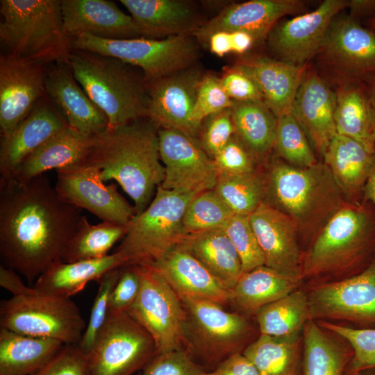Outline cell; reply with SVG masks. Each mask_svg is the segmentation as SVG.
<instances>
[{
	"label": "cell",
	"mask_w": 375,
	"mask_h": 375,
	"mask_svg": "<svg viewBox=\"0 0 375 375\" xmlns=\"http://www.w3.org/2000/svg\"><path fill=\"white\" fill-rule=\"evenodd\" d=\"M81 211L60 199L45 174L0 179V253L8 267L35 281L62 260Z\"/></svg>",
	"instance_id": "cell-1"
},
{
	"label": "cell",
	"mask_w": 375,
	"mask_h": 375,
	"mask_svg": "<svg viewBox=\"0 0 375 375\" xmlns=\"http://www.w3.org/2000/svg\"><path fill=\"white\" fill-rule=\"evenodd\" d=\"M158 131L147 117L108 127L93 136L83 163L97 168L103 182L116 181L133 200L136 215L147 208L165 177Z\"/></svg>",
	"instance_id": "cell-2"
},
{
	"label": "cell",
	"mask_w": 375,
	"mask_h": 375,
	"mask_svg": "<svg viewBox=\"0 0 375 375\" xmlns=\"http://www.w3.org/2000/svg\"><path fill=\"white\" fill-rule=\"evenodd\" d=\"M262 171L268 203L295 225L308 245L347 201L323 162L308 167L291 165L274 156Z\"/></svg>",
	"instance_id": "cell-3"
},
{
	"label": "cell",
	"mask_w": 375,
	"mask_h": 375,
	"mask_svg": "<svg viewBox=\"0 0 375 375\" xmlns=\"http://www.w3.org/2000/svg\"><path fill=\"white\" fill-rule=\"evenodd\" d=\"M375 258V207L346 203L303 251L302 279L344 278L364 270Z\"/></svg>",
	"instance_id": "cell-4"
},
{
	"label": "cell",
	"mask_w": 375,
	"mask_h": 375,
	"mask_svg": "<svg viewBox=\"0 0 375 375\" xmlns=\"http://www.w3.org/2000/svg\"><path fill=\"white\" fill-rule=\"evenodd\" d=\"M90 99L103 112L108 127L148 118L149 95L144 74L116 58L72 49L68 64Z\"/></svg>",
	"instance_id": "cell-5"
},
{
	"label": "cell",
	"mask_w": 375,
	"mask_h": 375,
	"mask_svg": "<svg viewBox=\"0 0 375 375\" xmlns=\"http://www.w3.org/2000/svg\"><path fill=\"white\" fill-rule=\"evenodd\" d=\"M0 42L8 53L36 62L68 64L72 38L61 0H1Z\"/></svg>",
	"instance_id": "cell-6"
},
{
	"label": "cell",
	"mask_w": 375,
	"mask_h": 375,
	"mask_svg": "<svg viewBox=\"0 0 375 375\" xmlns=\"http://www.w3.org/2000/svg\"><path fill=\"white\" fill-rule=\"evenodd\" d=\"M180 298L186 315L185 347L197 362L215 368L230 356L242 353L254 340L248 317L214 301Z\"/></svg>",
	"instance_id": "cell-7"
},
{
	"label": "cell",
	"mask_w": 375,
	"mask_h": 375,
	"mask_svg": "<svg viewBox=\"0 0 375 375\" xmlns=\"http://www.w3.org/2000/svg\"><path fill=\"white\" fill-rule=\"evenodd\" d=\"M196 195L159 185L147 208L128 224L115 251L124 256L126 265H146L161 258L186 234L183 217Z\"/></svg>",
	"instance_id": "cell-8"
},
{
	"label": "cell",
	"mask_w": 375,
	"mask_h": 375,
	"mask_svg": "<svg viewBox=\"0 0 375 375\" xmlns=\"http://www.w3.org/2000/svg\"><path fill=\"white\" fill-rule=\"evenodd\" d=\"M198 44L189 35L108 40L82 34L73 39L72 49L116 58L141 69L149 81L197 65Z\"/></svg>",
	"instance_id": "cell-9"
},
{
	"label": "cell",
	"mask_w": 375,
	"mask_h": 375,
	"mask_svg": "<svg viewBox=\"0 0 375 375\" xmlns=\"http://www.w3.org/2000/svg\"><path fill=\"white\" fill-rule=\"evenodd\" d=\"M87 324L76 303L38 291L13 296L0 304V326L19 334L78 344Z\"/></svg>",
	"instance_id": "cell-10"
},
{
	"label": "cell",
	"mask_w": 375,
	"mask_h": 375,
	"mask_svg": "<svg viewBox=\"0 0 375 375\" xmlns=\"http://www.w3.org/2000/svg\"><path fill=\"white\" fill-rule=\"evenodd\" d=\"M149 333L126 312H108L90 352V375H133L157 354Z\"/></svg>",
	"instance_id": "cell-11"
},
{
	"label": "cell",
	"mask_w": 375,
	"mask_h": 375,
	"mask_svg": "<svg viewBox=\"0 0 375 375\" xmlns=\"http://www.w3.org/2000/svg\"><path fill=\"white\" fill-rule=\"evenodd\" d=\"M133 265L140 278V290L126 312L149 333L158 353L185 349L186 315L181 298L153 268Z\"/></svg>",
	"instance_id": "cell-12"
},
{
	"label": "cell",
	"mask_w": 375,
	"mask_h": 375,
	"mask_svg": "<svg viewBox=\"0 0 375 375\" xmlns=\"http://www.w3.org/2000/svg\"><path fill=\"white\" fill-rule=\"evenodd\" d=\"M313 320H344L356 328H375V258L362 272L322 282L307 292Z\"/></svg>",
	"instance_id": "cell-13"
},
{
	"label": "cell",
	"mask_w": 375,
	"mask_h": 375,
	"mask_svg": "<svg viewBox=\"0 0 375 375\" xmlns=\"http://www.w3.org/2000/svg\"><path fill=\"white\" fill-rule=\"evenodd\" d=\"M317 57L336 83L375 74V31L339 13L327 30Z\"/></svg>",
	"instance_id": "cell-14"
},
{
	"label": "cell",
	"mask_w": 375,
	"mask_h": 375,
	"mask_svg": "<svg viewBox=\"0 0 375 375\" xmlns=\"http://www.w3.org/2000/svg\"><path fill=\"white\" fill-rule=\"evenodd\" d=\"M158 135L160 157L165 167L161 187L194 194L214 189L217 169L196 138L166 128H158Z\"/></svg>",
	"instance_id": "cell-15"
},
{
	"label": "cell",
	"mask_w": 375,
	"mask_h": 375,
	"mask_svg": "<svg viewBox=\"0 0 375 375\" xmlns=\"http://www.w3.org/2000/svg\"><path fill=\"white\" fill-rule=\"evenodd\" d=\"M56 171V191L63 201L85 209L101 219L128 226L136 215L114 184L106 185L97 168L86 164L74 165Z\"/></svg>",
	"instance_id": "cell-16"
},
{
	"label": "cell",
	"mask_w": 375,
	"mask_h": 375,
	"mask_svg": "<svg viewBox=\"0 0 375 375\" xmlns=\"http://www.w3.org/2000/svg\"><path fill=\"white\" fill-rule=\"evenodd\" d=\"M349 0H325L313 11L279 21L269 32L267 44L276 59L306 66L317 56L333 18Z\"/></svg>",
	"instance_id": "cell-17"
},
{
	"label": "cell",
	"mask_w": 375,
	"mask_h": 375,
	"mask_svg": "<svg viewBox=\"0 0 375 375\" xmlns=\"http://www.w3.org/2000/svg\"><path fill=\"white\" fill-rule=\"evenodd\" d=\"M44 64L3 53L0 56V133L10 135L46 95Z\"/></svg>",
	"instance_id": "cell-18"
},
{
	"label": "cell",
	"mask_w": 375,
	"mask_h": 375,
	"mask_svg": "<svg viewBox=\"0 0 375 375\" xmlns=\"http://www.w3.org/2000/svg\"><path fill=\"white\" fill-rule=\"evenodd\" d=\"M205 74L194 65L146 81L150 99L148 118L158 128L177 130L197 139L191 117Z\"/></svg>",
	"instance_id": "cell-19"
},
{
	"label": "cell",
	"mask_w": 375,
	"mask_h": 375,
	"mask_svg": "<svg viewBox=\"0 0 375 375\" xmlns=\"http://www.w3.org/2000/svg\"><path fill=\"white\" fill-rule=\"evenodd\" d=\"M306 4L301 0H251L228 3L208 19L193 37L199 43L208 44V39L216 32L240 31L249 34L258 43L267 39L282 17L304 14Z\"/></svg>",
	"instance_id": "cell-20"
},
{
	"label": "cell",
	"mask_w": 375,
	"mask_h": 375,
	"mask_svg": "<svg viewBox=\"0 0 375 375\" xmlns=\"http://www.w3.org/2000/svg\"><path fill=\"white\" fill-rule=\"evenodd\" d=\"M249 218L263 253L265 265L301 283L303 251L294 223L265 201Z\"/></svg>",
	"instance_id": "cell-21"
},
{
	"label": "cell",
	"mask_w": 375,
	"mask_h": 375,
	"mask_svg": "<svg viewBox=\"0 0 375 375\" xmlns=\"http://www.w3.org/2000/svg\"><path fill=\"white\" fill-rule=\"evenodd\" d=\"M335 94L327 82L308 65L292 104L290 112L310 144L322 157L337 134L334 110Z\"/></svg>",
	"instance_id": "cell-22"
},
{
	"label": "cell",
	"mask_w": 375,
	"mask_h": 375,
	"mask_svg": "<svg viewBox=\"0 0 375 375\" xmlns=\"http://www.w3.org/2000/svg\"><path fill=\"white\" fill-rule=\"evenodd\" d=\"M67 33L75 38L82 34L108 40L142 38L131 15L106 0H61Z\"/></svg>",
	"instance_id": "cell-23"
},
{
	"label": "cell",
	"mask_w": 375,
	"mask_h": 375,
	"mask_svg": "<svg viewBox=\"0 0 375 375\" xmlns=\"http://www.w3.org/2000/svg\"><path fill=\"white\" fill-rule=\"evenodd\" d=\"M142 38L160 40L193 35L206 23L198 5L186 0H120Z\"/></svg>",
	"instance_id": "cell-24"
},
{
	"label": "cell",
	"mask_w": 375,
	"mask_h": 375,
	"mask_svg": "<svg viewBox=\"0 0 375 375\" xmlns=\"http://www.w3.org/2000/svg\"><path fill=\"white\" fill-rule=\"evenodd\" d=\"M51 101L42 99L8 136L1 138L0 179L12 177L23 160L56 133L68 126Z\"/></svg>",
	"instance_id": "cell-25"
},
{
	"label": "cell",
	"mask_w": 375,
	"mask_h": 375,
	"mask_svg": "<svg viewBox=\"0 0 375 375\" xmlns=\"http://www.w3.org/2000/svg\"><path fill=\"white\" fill-rule=\"evenodd\" d=\"M45 91L72 128L89 135L108 128L106 117L76 80L67 64H56L47 71Z\"/></svg>",
	"instance_id": "cell-26"
},
{
	"label": "cell",
	"mask_w": 375,
	"mask_h": 375,
	"mask_svg": "<svg viewBox=\"0 0 375 375\" xmlns=\"http://www.w3.org/2000/svg\"><path fill=\"white\" fill-rule=\"evenodd\" d=\"M146 265L159 273L179 297L228 304L230 290L194 256L178 246Z\"/></svg>",
	"instance_id": "cell-27"
},
{
	"label": "cell",
	"mask_w": 375,
	"mask_h": 375,
	"mask_svg": "<svg viewBox=\"0 0 375 375\" xmlns=\"http://www.w3.org/2000/svg\"><path fill=\"white\" fill-rule=\"evenodd\" d=\"M236 64L256 81L264 102L276 117L290 112L308 65L297 66L261 55L245 56Z\"/></svg>",
	"instance_id": "cell-28"
},
{
	"label": "cell",
	"mask_w": 375,
	"mask_h": 375,
	"mask_svg": "<svg viewBox=\"0 0 375 375\" xmlns=\"http://www.w3.org/2000/svg\"><path fill=\"white\" fill-rule=\"evenodd\" d=\"M322 157L346 201L361 203L375 162V153L369 152L358 142L337 133Z\"/></svg>",
	"instance_id": "cell-29"
},
{
	"label": "cell",
	"mask_w": 375,
	"mask_h": 375,
	"mask_svg": "<svg viewBox=\"0 0 375 375\" xmlns=\"http://www.w3.org/2000/svg\"><path fill=\"white\" fill-rule=\"evenodd\" d=\"M93 136L67 126L27 156L10 178L24 182L53 169L83 164Z\"/></svg>",
	"instance_id": "cell-30"
},
{
	"label": "cell",
	"mask_w": 375,
	"mask_h": 375,
	"mask_svg": "<svg viewBox=\"0 0 375 375\" xmlns=\"http://www.w3.org/2000/svg\"><path fill=\"white\" fill-rule=\"evenodd\" d=\"M334 122L338 134L375 153V110L361 80L337 83Z\"/></svg>",
	"instance_id": "cell-31"
},
{
	"label": "cell",
	"mask_w": 375,
	"mask_h": 375,
	"mask_svg": "<svg viewBox=\"0 0 375 375\" xmlns=\"http://www.w3.org/2000/svg\"><path fill=\"white\" fill-rule=\"evenodd\" d=\"M126 264L124 256L117 251L96 259L72 262L59 260L37 278L33 288L47 294L70 298L90 281H99L108 272Z\"/></svg>",
	"instance_id": "cell-32"
},
{
	"label": "cell",
	"mask_w": 375,
	"mask_h": 375,
	"mask_svg": "<svg viewBox=\"0 0 375 375\" xmlns=\"http://www.w3.org/2000/svg\"><path fill=\"white\" fill-rule=\"evenodd\" d=\"M300 283L262 265L242 273L230 290L228 304L244 316H255L262 307L298 289Z\"/></svg>",
	"instance_id": "cell-33"
},
{
	"label": "cell",
	"mask_w": 375,
	"mask_h": 375,
	"mask_svg": "<svg viewBox=\"0 0 375 375\" xmlns=\"http://www.w3.org/2000/svg\"><path fill=\"white\" fill-rule=\"evenodd\" d=\"M177 246L194 256L230 290L243 273L239 255L223 228L186 233Z\"/></svg>",
	"instance_id": "cell-34"
},
{
	"label": "cell",
	"mask_w": 375,
	"mask_h": 375,
	"mask_svg": "<svg viewBox=\"0 0 375 375\" xmlns=\"http://www.w3.org/2000/svg\"><path fill=\"white\" fill-rule=\"evenodd\" d=\"M65 344L56 339L0 329V375H32Z\"/></svg>",
	"instance_id": "cell-35"
},
{
	"label": "cell",
	"mask_w": 375,
	"mask_h": 375,
	"mask_svg": "<svg viewBox=\"0 0 375 375\" xmlns=\"http://www.w3.org/2000/svg\"><path fill=\"white\" fill-rule=\"evenodd\" d=\"M235 135L260 165L274 150L277 117L263 101H234L231 108Z\"/></svg>",
	"instance_id": "cell-36"
},
{
	"label": "cell",
	"mask_w": 375,
	"mask_h": 375,
	"mask_svg": "<svg viewBox=\"0 0 375 375\" xmlns=\"http://www.w3.org/2000/svg\"><path fill=\"white\" fill-rule=\"evenodd\" d=\"M302 344L303 375H343L353 356L313 319L303 326Z\"/></svg>",
	"instance_id": "cell-37"
},
{
	"label": "cell",
	"mask_w": 375,
	"mask_h": 375,
	"mask_svg": "<svg viewBox=\"0 0 375 375\" xmlns=\"http://www.w3.org/2000/svg\"><path fill=\"white\" fill-rule=\"evenodd\" d=\"M301 333L276 337L259 334L242 354L260 375H296Z\"/></svg>",
	"instance_id": "cell-38"
},
{
	"label": "cell",
	"mask_w": 375,
	"mask_h": 375,
	"mask_svg": "<svg viewBox=\"0 0 375 375\" xmlns=\"http://www.w3.org/2000/svg\"><path fill=\"white\" fill-rule=\"evenodd\" d=\"M260 334L283 337L302 333L310 319L307 292L297 289L255 315Z\"/></svg>",
	"instance_id": "cell-39"
},
{
	"label": "cell",
	"mask_w": 375,
	"mask_h": 375,
	"mask_svg": "<svg viewBox=\"0 0 375 375\" xmlns=\"http://www.w3.org/2000/svg\"><path fill=\"white\" fill-rule=\"evenodd\" d=\"M128 226L110 222L91 224L83 215L62 256V261L72 262L100 258L109 251L127 231Z\"/></svg>",
	"instance_id": "cell-40"
},
{
	"label": "cell",
	"mask_w": 375,
	"mask_h": 375,
	"mask_svg": "<svg viewBox=\"0 0 375 375\" xmlns=\"http://www.w3.org/2000/svg\"><path fill=\"white\" fill-rule=\"evenodd\" d=\"M213 190L235 215L249 216L265 200L263 172L219 174Z\"/></svg>",
	"instance_id": "cell-41"
},
{
	"label": "cell",
	"mask_w": 375,
	"mask_h": 375,
	"mask_svg": "<svg viewBox=\"0 0 375 375\" xmlns=\"http://www.w3.org/2000/svg\"><path fill=\"white\" fill-rule=\"evenodd\" d=\"M273 151L275 156L298 167L319 162L304 131L290 112L277 117Z\"/></svg>",
	"instance_id": "cell-42"
},
{
	"label": "cell",
	"mask_w": 375,
	"mask_h": 375,
	"mask_svg": "<svg viewBox=\"0 0 375 375\" xmlns=\"http://www.w3.org/2000/svg\"><path fill=\"white\" fill-rule=\"evenodd\" d=\"M234 213L213 190L197 194L188 204L183 226L186 233L223 228Z\"/></svg>",
	"instance_id": "cell-43"
},
{
	"label": "cell",
	"mask_w": 375,
	"mask_h": 375,
	"mask_svg": "<svg viewBox=\"0 0 375 375\" xmlns=\"http://www.w3.org/2000/svg\"><path fill=\"white\" fill-rule=\"evenodd\" d=\"M318 324L340 336L351 347L353 356L349 362L350 372L358 373L375 369V328H352L328 321H319Z\"/></svg>",
	"instance_id": "cell-44"
},
{
	"label": "cell",
	"mask_w": 375,
	"mask_h": 375,
	"mask_svg": "<svg viewBox=\"0 0 375 375\" xmlns=\"http://www.w3.org/2000/svg\"><path fill=\"white\" fill-rule=\"evenodd\" d=\"M223 229L239 255L243 273L265 265V257L249 216L234 214Z\"/></svg>",
	"instance_id": "cell-45"
},
{
	"label": "cell",
	"mask_w": 375,
	"mask_h": 375,
	"mask_svg": "<svg viewBox=\"0 0 375 375\" xmlns=\"http://www.w3.org/2000/svg\"><path fill=\"white\" fill-rule=\"evenodd\" d=\"M233 103L234 101L228 96L223 88L219 77L206 73L201 83L191 117V122L197 133V137L205 119L232 108Z\"/></svg>",
	"instance_id": "cell-46"
},
{
	"label": "cell",
	"mask_w": 375,
	"mask_h": 375,
	"mask_svg": "<svg viewBox=\"0 0 375 375\" xmlns=\"http://www.w3.org/2000/svg\"><path fill=\"white\" fill-rule=\"evenodd\" d=\"M119 273L120 267L112 269L98 281L99 288L91 308L90 318L77 344L85 355L91 350L97 336L107 319L110 295L119 278Z\"/></svg>",
	"instance_id": "cell-47"
},
{
	"label": "cell",
	"mask_w": 375,
	"mask_h": 375,
	"mask_svg": "<svg viewBox=\"0 0 375 375\" xmlns=\"http://www.w3.org/2000/svg\"><path fill=\"white\" fill-rule=\"evenodd\" d=\"M235 135L231 110L228 108L205 119L197 140L213 159Z\"/></svg>",
	"instance_id": "cell-48"
},
{
	"label": "cell",
	"mask_w": 375,
	"mask_h": 375,
	"mask_svg": "<svg viewBox=\"0 0 375 375\" xmlns=\"http://www.w3.org/2000/svg\"><path fill=\"white\" fill-rule=\"evenodd\" d=\"M206 372L186 349L158 353L141 375H205Z\"/></svg>",
	"instance_id": "cell-49"
},
{
	"label": "cell",
	"mask_w": 375,
	"mask_h": 375,
	"mask_svg": "<svg viewBox=\"0 0 375 375\" xmlns=\"http://www.w3.org/2000/svg\"><path fill=\"white\" fill-rule=\"evenodd\" d=\"M219 174H242L259 170V164L235 135L213 158Z\"/></svg>",
	"instance_id": "cell-50"
},
{
	"label": "cell",
	"mask_w": 375,
	"mask_h": 375,
	"mask_svg": "<svg viewBox=\"0 0 375 375\" xmlns=\"http://www.w3.org/2000/svg\"><path fill=\"white\" fill-rule=\"evenodd\" d=\"M228 96L234 101H263L256 81L238 64L224 70L219 77Z\"/></svg>",
	"instance_id": "cell-51"
},
{
	"label": "cell",
	"mask_w": 375,
	"mask_h": 375,
	"mask_svg": "<svg viewBox=\"0 0 375 375\" xmlns=\"http://www.w3.org/2000/svg\"><path fill=\"white\" fill-rule=\"evenodd\" d=\"M32 375H90L86 355L77 344H65L50 361Z\"/></svg>",
	"instance_id": "cell-52"
},
{
	"label": "cell",
	"mask_w": 375,
	"mask_h": 375,
	"mask_svg": "<svg viewBox=\"0 0 375 375\" xmlns=\"http://www.w3.org/2000/svg\"><path fill=\"white\" fill-rule=\"evenodd\" d=\"M140 278L133 265L120 267L119 278L109 298L108 312H126L140 290Z\"/></svg>",
	"instance_id": "cell-53"
},
{
	"label": "cell",
	"mask_w": 375,
	"mask_h": 375,
	"mask_svg": "<svg viewBox=\"0 0 375 375\" xmlns=\"http://www.w3.org/2000/svg\"><path fill=\"white\" fill-rule=\"evenodd\" d=\"M205 375H260L253 364L242 354L233 355Z\"/></svg>",
	"instance_id": "cell-54"
},
{
	"label": "cell",
	"mask_w": 375,
	"mask_h": 375,
	"mask_svg": "<svg viewBox=\"0 0 375 375\" xmlns=\"http://www.w3.org/2000/svg\"><path fill=\"white\" fill-rule=\"evenodd\" d=\"M0 285L13 296L27 294L33 290V288L25 285L16 271L2 265L0 267Z\"/></svg>",
	"instance_id": "cell-55"
},
{
	"label": "cell",
	"mask_w": 375,
	"mask_h": 375,
	"mask_svg": "<svg viewBox=\"0 0 375 375\" xmlns=\"http://www.w3.org/2000/svg\"><path fill=\"white\" fill-rule=\"evenodd\" d=\"M208 45L210 51L219 57L232 52V41L231 33L219 31L213 33L208 39Z\"/></svg>",
	"instance_id": "cell-56"
},
{
	"label": "cell",
	"mask_w": 375,
	"mask_h": 375,
	"mask_svg": "<svg viewBox=\"0 0 375 375\" xmlns=\"http://www.w3.org/2000/svg\"><path fill=\"white\" fill-rule=\"evenodd\" d=\"M349 15L359 21L375 15V0H349Z\"/></svg>",
	"instance_id": "cell-57"
},
{
	"label": "cell",
	"mask_w": 375,
	"mask_h": 375,
	"mask_svg": "<svg viewBox=\"0 0 375 375\" xmlns=\"http://www.w3.org/2000/svg\"><path fill=\"white\" fill-rule=\"evenodd\" d=\"M230 33L233 53L242 55L247 52L256 43L253 37L247 33L236 31Z\"/></svg>",
	"instance_id": "cell-58"
},
{
	"label": "cell",
	"mask_w": 375,
	"mask_h": 375,
	"mask_svg": "<svg viewBox=\"0 0 375 375\" xmlns=\"http://www.w3.org/2000/svg\"><path fill=\"white\" fill-rule=\"evenodd\" d=\"M375 207V162L364 188L363 200Z\"/></svg>",
	"instance_id": "cell-59"
},
{
	"label": "cell",
	"mask_w": 375,
	"mask_h": 375,
	"mask_svg": "<svg viewBox=\"0 0 375 375\" xmlns=\"http://www.w3.org/2000/svg\"><path fill=\"white\" fill-rule=\"evenodd\" d=\"M361 81L366 88L369 98L375 110V74L367 75L363 77Z\"/></svg>",
	"instance_id": "cell-60"
},
{
	"label": "cell",
	"mask_w": 375,
	"mask_h": 375,
	"mask_svg": "<svg viewBox=\"0 0 375 375\" xmlns=\"http://www.w3.org/2000/svg\"><path fill=\"white\" fill-rule=\"evenodd\" d=\"M366 24L368 28L375 31V15L367 19Z\"/></svg>",
	"instance_id": "cell-61"
},
{
	"label": "cell",
	"mask_w": 375,
	"mask_h": 375,
	"mask_svg": "<svg viewBox=\"0 0 375 375\" xmlns=\"http://www.w3.org/2000/svg\"><path fill=\"white\" fill-rule=\"evenodd\" d=\"M356 375H375V369L362 370L358 372Z\"/></svg>",
	"instance_id": "cell-62"
},
{
	"label": "cell",
	"mask_w": 375,
	"mask_h": 375,
	"mask_svg": "<svg viewBox=\"0 0 375 375\" xmlns=\"http://www.w3.org/2000/svg\"><path fill=\"white\" fill-rule=\"evenodd\" d=\"M356 374L357 373L351 372L349 371L347 375H356Z\"/></svg>",
	"instance_id": "cell-63"
},
{
	"label": "cell",
	"mask_w": 375,
	"mask_h": 375,
	"mask_svg": "<svg viewBox=\"0 0 375 375\" xmlns=\"http://www.w3.org/2000/svg\"><path fill=\"white\" fill-rule=\"evenodd\" d=\"M137 375H141V372L138 373Z\"/></svg>",
	"instance_id": "cell-64"
}]
</instances>
